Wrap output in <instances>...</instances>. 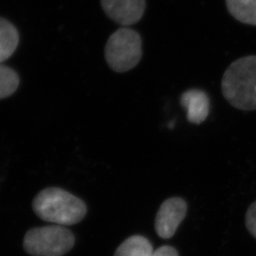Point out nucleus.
<instances>
[{
  "mask_svg": "<svg viewBox=\"0 0 256 256\" xmlns=\"http://www.w3.org/2000/svg\"><path fill=\"white\" fill-rule=\"evenodd\" d=\"M152 256H178V254L174 248L162 246L154 250Z\"/></svg>",
  "mask_w": 256,
  "mask_h": 256,
  "instance_id": "13",
  "label": "nucleus"
},
{
  "mask_svg": "<svg viewBox=\"0 0 256 256\" xmlns=\"http://www.w3.org/2000/svg\"><path fill=\"white\" fill-rule=\"evenodd\" d=\"M180 104L187 110V119L192 124H200L209 116L210 99L203 90L192 88L183 92Z\"/></svg>",
  "mask_w": 256,
  "mask_h": 256,
  "instance_id": "7",
  "label": "nucleus"
},
{
  "mask_svg": "<svg viewBox=\"0 0 256 256\" xmlns=\"http://www.w3.org/2000/svg\"><path fill=\"white\" fill-rule=\"evenodd\" d=\"M153 252V246L147 238L134 236L120 244L114 256H152Z\"/></svg>",
  "mask_w": 256,
  "mask_h": 256,
  "instance_id": "10",
  "label": "nucleus"
},
{
  "mask_svg": "<svg viewBox=\"0 0 256 256\" xmlns=\"http://www.w3.org/2000/svg\"><path fill=\"white\" fill-rule=\"evenodd\" d=\"M18 86V74L9 66L0 64V100L12 95Z\"/></svg>",
  "mask_w": 256,
  "mask_h": 256,
  "instance_id": "11",
  "label": "nucleus"
},
{
  "mask_svg": "<svg viewBox=\"0 0 256 256\" xmlns=\"http://www.w3.org/2000/svg\"><path fill=\"white\" fill-rule=\"evenodd\" d=\"M187 214V204L180 198L166 200L160 207L156 216L155 229L164 239L171 238Z\"/></svg>",
  "mask_w": 256,
  "mask_h": 256,
  "instance_id": "5",
  "label": "nucleus"
},
{
  "mask_svg": "<svg viewBox=\"0 0 256 256\" xmlns=\"http://www.w3.org/2000/svg\"><path fill=\"white\" fill-rule=\"evenodd\" d=\"M74 242L72 232L58 225L30 230L23 246L30 256H63L74 248Z\"/></svg>",
  "mask_w": 256,
  "mask_h": 256,
  "instance_id": "4",
  "label": "nucleus"
},
{
  "mask_svg": "<svg viewBox=\"0 0 256 256\" xmlns=\"http://www.w3.org/2000/svg\"><path fill=\"white\" fill-rule=\"evenodd\" d=\"M19 44L16 28L7 19L0 18V64L9 59Z\"/></svg>",
  "mask_w": 256,
  "mask_h": 256,
  "instance_id": "8",
  "label": "nucleus"
},
{
  "mask_svg": "<svg viewBox=\"0 0 256 256\" xmlns=\"http://www.w3.org/2000/svg\"><path fill=\"white\" fill-rule=\"evenodd\" d=\"M102 9L112 21L129 27L142 18L146 0H101Z\"/></svg>",
  "mask_w": 256,
  "mask_h": 256,
  "instance_id": "6",
  "label": "nucleus"
},
{
  "mask_svg": "<svg viewBox=\"0 0 256 256\" xmlns=\"http://www.w3.org/2000/svg\"><path fill=\"white\" fill-rule=\"evenodd\" d=\"M32 208L37 216L59 226L79 223L86 214L82 200L61 188H46L36 196Z\"/></svg>",
  "mask_w": 256,
  "mask_h": 256,
  "instance_id": "2",
  "label": "nucleus"
},
{
  "mask_svg": "<svg viewBox=\"0 0 256 256\" xmlns=\"http://www.w3.org/2000/svg\"><path fill=\"white\" fill-rule=\"evenodd\" d=\"M221 90L232 106L256 110V55L241 57L230 64L223 74Z\"/></svg>",
  "mask_w": 256,
  "mask_h": 256,
  "instance_id": "1",
  "label": "nucleus"
},
{
  "mask_svg": "<svg viewBox=\"0 0 256 256\" xmlns=\"http://www.w3.org/2000/svg\"><path fill=\"white\" fill-rule=\"evenodd\" d=\"M226 5L234 18L256 26V0H226Z\"/></svg>",
  "mask_w": 256,
  "mask_h": 256,
  "instance_id": "9",
  "label": "nucleus"
},
{
  "mask_svg": "<svg viewBox=\"0 0 256 256\" xmlns=\"http://www.w3.org/2000/svg\"><path fill=\"white\" fill-rule=\"evenodd\" d=\"M246 226L250 234L256 238V200L248 209L246 214Z\"/></svg>",
  "mask_w": 256,
  "mask_h": 256,
  "instance_id": "12",
  "label": "nucleus"
},
{
  "mask_svg": "<svg viewBox=\"0 0 256 256\" xmlns=\"http://www.w3.org/2000/svg\"><path fill=\"white\" fill-rule=\"evenodd\" d=\"M142 57V39L137 30L122 27L114 32L104 46V58L110 68L124 74L133 70Z\"/></svg>",
  "mask_w": 256,
  "mask_h": 256,
  "instance_id": "3",
  "label": "nucleus"
}]
</instances>
